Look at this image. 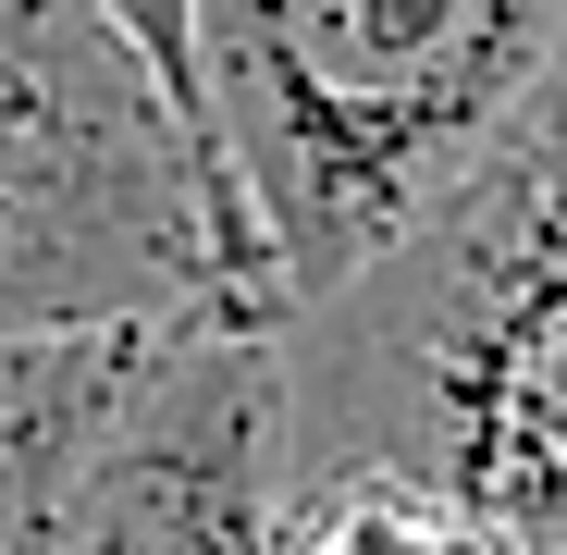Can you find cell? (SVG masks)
I'll list each match as a JSON object with an SVG mask.
<instances>
[{"instance_id":"obj_2","label":"cell","mask_w":567,"mask_h":555,"mask_svg":"<svg viewBox=\"0 0 567 555\" xmlns=\"http://www.w3.org/2000/svg\"><path fill=\"white\" fill-rule=\"evenodd\" d=\"M567 74V0H185L198 100L284 321L395 259Z\"/></svg>"},{"instance_id":"obj_3","label":"cell","mask_w":567,"mask_h":555,"mask_svg":"<svg viewBox=\"0 0 567 555\" xmlns=\"http://www.w3.org/2000/svg\"><path fill=\"white\" fill-rule=\"evenodd\" d=\"M148 321L297 333L173 62L112 0H0V346Z\"/></svg>"},{"instance_id":"obj_6","label":"cell","mask_w":567,"mask_h":555,"mask_svg":"<svg viewBox=\"0 0 567 555\" xmlns=\"http://www.w3.org/2000/svg\"><path fill=\"white\" fill-rule=\"evenodd\" d=\"M297 555H506L468 506L408 494V482H346L297 506Z\"/></svg>"},{"instance_id":"obj_7","label":"cell","mask_w":567,"mask_h":555,"mask_svg":"<svg viewBox=\"0 0 567 555\" xmlns=\"http://www.w3.org/2000/svg\"><path fill=\"white\" fill-rule=\"evenodd\" d=\"M112 13H124V25H136L161 62H173V86H185V0H112Z\"/></svg>"},{"instance_id":"obj_4","label":"cell","mask_w":567,"mask_h":555,"mask_svg":"<svg viewBox=\"0 0 567 555\" xmlns=\"http://www.w3.org/2000/svg\"><path fill=\"white\" fill-rule=\"evenodd\" d=\"M62 555H297V383L284 333L161 321L86 456Z\"/></svg>"},{"instance_id":"obj_5","label":"cell","mask_w":567,"mask_h":555,"mask_svg":"<svg viewBox=\"0 0 567 555\" xmlns=\"http://www.w3.org/2000/svg\"><path fill=\"white\" fill-rule=\"evenodd\" d=\"M148 333H25V346H0V555H62L86 456H100Z\"/></svg>"},{"instance_id":"obj_1","label":"cell","mask_w":567,"mask_h":555,"mask_svg":"<svg viewBox=\"0 0 567 555\" xmlns=\"http://www.w3.org/2000/svg\"><path fill=\"white\" fill-rule=\"evenodd\" d=\"M297 506L408 482L567 555V74L456 198L284 333Z\"/></svg>"}]
</instances>
